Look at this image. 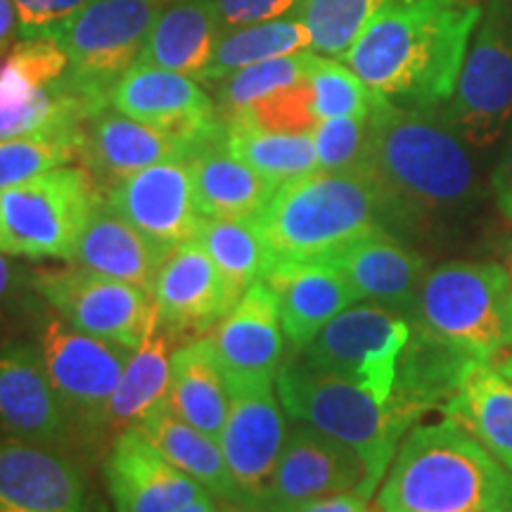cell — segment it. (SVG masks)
<instances>
[{"label": "cell", "instance_id": "cell-50", "mask_svg": "<svg viewBox=\"0 0 512 512\" xmlns=\"http://www.w3.org/2000/svg\"><path fill=\"white\" fill-rule=\"evenodd\" d=\"M489 366L494 368V370H498V373H501L503 377H508V380H512V349L503 351L501 356H496L494 361L489 363Z\"/></svg>", "mask_w": 512, "mask_h": 512}, {"label": "cell", "instance_id": "cell-28", "mask_svg": "<svg viewBox=\"0 0 512 512\" xmlns=\"http://www.w3.org/2000/svg\"><path fill=\"white\" fill-rule=\"evenodd\" d=\"M195 207L207 219L256 221L278 190L268 178L235 157L228 128L188 159Z\"/></svg>", "mask_w": 512, "mask_h": 512}, {"label": "cell", "instance_id": "cell-2", "mask_svg": "<svg viewBox=\"0 0 512 512\" xmlns=\"http://www.w3.org/2000/svg\"><path fill=\"white\" fill-rule=\"evenodd\" d=\"M482 15L472 0H392L342 62L394 105L437 110L453 95Z\"/></svg>", "mask_w": 512, "mask_h": 512}, {"label": "cell", "instance_id": "cell-18", "mask_svg": "<svg viewBox=\"0 0 512 512\" xmlns=\"http://www.w3.org/2000/svg\"><path fill=\"white\" fill-rule=\"evenodd\" d=\"M240 297L197 240L166 254L152 290L159 323L178 347L211 335Z\"/></svg>", "mask_w": 512, "mask_h": 512}, {"label": "cell", "instance_id": "cell-36", "mask_svg": "<svg viewBox=\"0 0 512 512\" xmlns=\"http://www.w3.org/2000/svg\"><path fill=\"white\" fill-rule=\"evenodd\" d=\"M228 147L235 157L247 162L278 188L294 178L318 171L311 133H273L228 126Z\"/></svg>", "mask_w": 512, "mask_h": 512}, {"label": "cell", "instance_id": "cell-42", "mask_svg": "<svg viewBox=\"0 0 512 512\" xmlns=\"http://www.w3.org/2000/svg\"><path fill=\"white\" fill-rule=\"evenodd\" d=\"M318 171L366 169L368 117L323 119L313 128Z\"/></svg>", "mask_w": 512, "mask_h": 512}, {"label": "cell", "instance_id": "cell-24", "mask_svg": "<svg viewBox=\"0 0 512 512\" xmlns=\"http://www.w3.org/2000/svg\"><path fill=\"white\" fill-rule=\"evenodd\" d=\"M228 377H275L287 347L278 299L264 278L256 280L211 332Z\"/></svg>", "mask_w": 512, "mask_h": 512}, {"label": "cell", "instance_id": "cell-35", "mask_svg": "<svg viewBox=\"0 0 512 512\" xmlns=\"http://www.w3.org/2000/svg\"><path fill=\"white\" fill-rule=\"evenodd\" d=\"M238 294H245L271 268V256L254 221L200 216L195 238Z\"/></svg>", "mask_w": 512, "mask_h": 512}, {"label": "cell", "instance_id": "cell-23", "mask_svg": "<svg viewBox=\"0 0 512 512\" xmlns=\"http://www.w3.org/2000/svg\"><path fill=\"white\" fill-rule=\"evenodd\" d=\"M320 261L335 266L349 280L358 302L380 304L406 318L430 271L427 256L392 233L368 235Z\"/></svg>", "mask_w": 512, "mask_h": 512}, {"label": "cell", "instance_id": "cell-31", "mask_svg": "<svg viewBox=\"0 0 512 512\" xmlns=\"http://www.w3.org/2000/svg\"><path fill=\"white\" fill-rule=\"evenodd\" d=\"M176 347L174 337L159 323L155 309L147 320L143 342L133 351L117 392L107 406L105 427H102L105 446H110L117 434L138 427L145 415L166 399L171 384V358Z\"/></svg>", "mask_w": 512, "mask_h": 512}, {"label": "cell", "instance_id": "cell-9", "mask_svg": "<svg viewBox=\"0 0 512 512\" xmlns=\"http://www.w3.org/2000/svg\"><path fill=\"white\" fill-rule=\"evenodd\" d=\"M102 197L81 164L0 190V254L74 261L81 230Z\"/></svg>", "mask_w": 512, "mask_h": 512}, {"label": "cell", "instance_id": "cell-48", "mask_svg": "<svg viewBox=\"0 0 512 512\" xmlns=\"http://www.w3.org/2000/svg\"><path fill=\"white\" fill-rule=\"evenodd\" d=\"M19 38V17L15 0H0V60L10 53Z\"/></svg>", "mask_w": 512, "mask_h": 512}, {"label": "cell", "instance_id": "cell-53", "mask_svg": "<svg viewBox=\"0 0 512 512\" xmlns=\"http://www.w3.org/2000/svg\"><path fill=\"white\" fill-rule=\"evenodd\" d=\"M164 3H166V0H164Z\"/></svg>", "mask_w": 512, "mask_h": 512}, {"label": "cell", "instance_id": "cell-37", "mask_svg": "<svg viewBox=\"0 0 512 512\" xmlns=\"http://www.w3.org/2000/svg\"><path fill=\"white\" fill-rule=\"evenodd\" d=\"M83 128L31 133L0 143V190L79 162Z\"/></svg>", "mask_w": 512, "mask_h": 512}, {"label": "cell", "instance_id": "cell-39", "mask_svg": "<svg viewBox=\"0 0 512 512\" xmlns=\"http://www.w3.org/2000/svg\"><path fill=\"white\" fill-rule=\"evenodd\" d=\"M392 0H304L299 19L311 31V50L342 62L361 29Z\"/></svg>", "mask_w": 512, "mask_h": 512}, {"label": "cell", "instance_id": "cell-14", "mask_svg": "<svg viewBox=\"0 0 512 512\" xmlns=\"http://www.w3.org/2000/svg\"><path fill=\"white\" fill-rule=\"evenodd\" d=\"M31 285L74 330L124 342L128 347L143 342L147 320L155 311L152 294L76 264L34 268Z\"/></svg>", "mask_w": 512, "mask_h": 512}, {"label": "cell", "instance_id": "cell-49", "mask_svg": "<svg viewBox=\"0 0 512 512\" xmlns=\"http://www.w3.org/2000/svg\"><path fill=\"white\" fill-rule=\"evenodd\" d=\"M174 512H221V505H219V498H216V496L204 494V496L195 498V501H190L188 505H183V508H178Z\"/></svg>", "mask_w": 512, "mask_h": 512}, {"label": "cell", "instance_id": "cell-43", "mask_svg": "<svg viewBox=\"0 0 512 512\" xmlns=\"http://www.w3.org/2000/svg\"><path fill=\"white\" fill-rule=\"evenodd\" d=\"M86 0H15L19 17V38H50L72 22Z\"/></svg>", "mask_w": 512, "mask_h": 512}, {"label": "cell", "instance_id": "cell-51", "mask_svg": "<svg viewBox=\"0 0 512 512\" xmlns=\"http://www.w3.org/2000/svg\"><path fill=\"white\" fill-rule=\"evenodd\" d=\"M221 512H266V510L252 508V505H245V503H221Z\"/></svg>", "mask_w": 512, "mask_h": 512}, {"label": "cell", "instance_id": "cell-6", "mask_svg": "<svg viewBox=\"0 0 512 512\" xmlns=\"http://www.w3.org/2000/svg\"><path fill=\"white\" fill-rule=\"evenodd\" d=\"M427 332L482 363L512 349V280L494 261H444L427 271L408 316Z\"/></svg>", "mask_w": 512, "mask_h": 512}, {"label": "cell", "instance_id": "cell-19", "mask_svg": "<svg viewBox=\"0 0 512 512\" xmlns=\"http://www.w3.org/2000/svg\"><path fill=\"white\" fill-rule=\"evenodd\" d=\"M0 434L74 453L72 425L31 339H0Z\"/></svg>", "mask_w": 512, "mask_h": 512}, {"label": "cell", "instance_id": "cell-30", "mask_svg": "<svg viewBox=\"0 0 512 512\" xmlns=\"http://www.w3.org/2000/svg\"><path fill=\"white\" fill-rule=\"evenodd\" d=\"M221 34L214 0H174L157 15L138 62L200 79Z\"/></svg>", "mask_w": 512, "mask_h": 512}, {"label": "cell", "instance_id": "cell-11", "mask_svg": "<svg viewBox=\"0 0 512 512\" xmlns=\"http://www.w3.org/2000/svg\"><path fill=\"white\" fill-rule=\"evenodd\" d=\"M444 117L470 147L486 150L512 121V8L489 0L475 41L467 48Z\"/></svg>", "mask_w": 512, "mask_h": 512}, {"label": "cell", "instance_id": "cell-15", "mask_svg": "<svg viewBox=\"0 0 512 512\" xmlns=\"http://www.w3.org/2000/svg\"><path fill=\"white\" fill-rule=\"evenodd\" d=\"M0 512L114 510L72 451L0 434Z\"/></svg>", "mask_w": 512, "mask_h": 512}, {"label": "cell", "instance_id": "cell-21", "mask_svg": "<svg viewBox=\"0 0 512 512\" xmlns=\"http://www.w3.org/2000/svg\"><path fill=\"white\" fill-rule=\"evenodd\" d=\"M105 200L140 233L169 249L195 238L200 223L190 164L181 159L121 178L105 192Z\"/></svg>", "mask_w": 512, "mask_h": 512}, {"label": "cell", "instance_id": "cell-10", "mask_svg": "<svg viewBox=\"0 0 512 512\" xmlns=\"http://www.w3.org/2000/svg\"><path fill=\"white\" fill-rule=\"evenodd\" d=\"M411 339L406 316L380 304L356 302L302 349H292L309 366L354 382L380 403H389L399 363Z\"/></svg>", "mask_w": 512, "mask_h": 512}, {"label": "cell", "instance_id": "cell-8", "mask_svg": "<svg viewBox=\"0 0 512 512\" xmlns=\"http://www.w3.org/2000/svg\"><path fill=\"white\" fill-rule=\"evenodd\" d=\"M110 107L69 72V57L50 38H19L0 60V143L31 133L74 131Z\"/></svg>", "mask_w": 512, "mask_h": 512}, {"label": "cell", "instance_id": "cell-32", "mask_svg": "<svg viewBox=\"0 0 512 512\" xmlns=\"http://www.w3.org/2000/svg\"><path fill=\"white\" fill-rule=\"evenodd\" d=\"M138 427L155 441L171 463L200 482L211 496L219 498L221 503H240L219 441L178 418L166 399L152 408Z\"/></svg>", "mask_w": 512, "mask_h": 512}, {"label": "cell", "instance_id": "cell-1", "mask_svg": "<svg viewBox=\"0 0 512 512\" xmlns=\"http://www.w3.org/2000/svg\"><path fill=\"white\" fill-rule=\"evenodd\" d=\"M467 147L439 107L411 110L380 95L368 117L366 171L387 202L389 233L415 247L475 211L482 185Z\"/></svg>", "mask_w": 512, "mask_h": 512}, {"label": "cell", "instance_id": "cell-38", "mask_svg": "<svg viewBox=\"0 0 512 512\" xmlns=\"http://www.w3.org/2000/svg\"><path fill=\"white\" fill-rule=\"evenodd\" d=\"M313 50H302L283 57H271V60L249 64L238 72L228 74L226 79L209 83L214 88L216 107L219 114L238 112L252 102L266 98V95L283 91L287 86L304 81L309 74Z\"/></svg>", "mask_w": 512, "mask_h": 512}, {"label": "cell", "instance_id": "cell-46", "mask_svg": "<svg viewBox=\"0 0 512 512\" xmlns=\"http://www.w3.org/2000/svg\"><path fill=\"white\" fill-rule=\"evenodd\" d=\"M292 512H382L373 498L361 494V491H347V494H335L328 498L299 505Z\"/></svg>", "mask_w": 512, "mask_h": 512}, {"label": "cell", "instance_id": "cell-25", "mask_svg": "<svg viewBox=\"0 0 512 512\" xmlns=\"http://www.w3.org/2000/svg\"><path fill=\"white\" fill-rule=\"evenodd\" d=\"M278 299L290 349H302L337 313L358 302L349 280L325 261L271 266L264 275Z\"/></svg>", "mask_w": 512, "mask_h": 512}, {"label": "cell", "instance_id": "cell-47", "mask_svg": "<svg viewBox=\"0 0 512 512\" xmlns=\"http://www.w3.org/2000/svg\"><path fill=\"white\" fill-rule=\"evenodd\" d=\"M491 190H494V200L501 216L512 223V140L505 147V155L498 162L494 176H491Z\"/></svg>", "mask_w": 512, "mask_h": 512}, {"label": "cell", "instance_id": "cell-33", "mask_svg": "<svg viewBox=\"0 0 512 512\" xmlns=\"http://www.w3.org/2000/svg\"><path fill=\"white\" fill-rule=\"evenodd\" d=\"M444 415L512 472V380L491 366L475 368L444 406Z\"/></svg>", "mask_w": 512, "mask_h": 512}, {"label": "cell", "instance_id": "cell-45", "mask_svg": "<svg viewBox=\"0 0 512 512\" xmlns=\"http://www.w3.org/2000/svg\"><path fill=\"white\" fill-rule=\"evenodd\" d=\"M221 15L223 34L249 27V24L271 22V19L299 17L304 0H214Z\"/></svg>", "mask_w": 512, "mask_h": 512}, {"label": "cell", "instance_id": "cell-26", "mask_svg": "<svg viewBox=\"0 0 512 512\" xmlns=\"http://www.w3.org/2000/svg\"><path fill=\"white\" fill-rule=\"evenodd\" d=\"M169 252V247L131 226L102 197L81 230L72 264L152 294Z\"/></svg>", "mask_w": 512, "mask_h": 512}, {"label": "cell", "instance_id": "cell-12", "mask_svg": "<svg viewBox=\"0 0 512 512\" xmlns=\"http://www.w3.org/2000/svg\"><path fill=\"white\" fill-rule=\"evenodd\" d=\"M162 0H86L55 43L69 57V72L86 91L110 93L143 53Z\"/></svg>", "mask_w": 512, "mask_h": 512}, {"label": "cell", "instance_id": "cell-34", "mask_svg": "<svg viewBox=\"0 0 512 512\" xmlns=\"http://www.w3.org/2000/svg\"><path fill=\"white\" fill-rule=\"evenodd\" d=\"M302 50H311V31L299 17L249 24L221 34L200 81L216 83L249 64L302 53Z\"/></svg>", "mask_w": 512, "mask_h": 512}, {"label": "cell", "instance_id": "cell-27", "mask_svg": "<svg viewBox=\"0 0 512 512\" xmlns=\"http://www.w3.org/2000/svg\"><path fill=\"white\" fill-rule=\"evenodd\" d=\"M479 366H489L479 358L460 351L427 332L411 328V339L403 349L399 375L389 406L411 425L422 413L441 408L463 387L467 375Z\"/></svg>", "mask_w": 512, "mask_h": 512}, {"label": "cell", "instance_id": "cell-7", "mask_svg": "<svg viewBox=\"0 0 512 512\" xmlns=\"http://www.w3.org/2000/svg\"><path fill=\"white\" fill-rule=\"evenodd\" d=\"M31 328L57 399L72 425L74 448L86 453L102 451L107 406L136 347L74 330L46 302L38 306Z\"/></svg>", "mask_w": 512, "mask_h": 512}, {"label": "cell", "instance_id": "cell-4", "mask_svg": "<svg viewBox=\"0 0 512 512\" xmlns=\"http://www.w3.org/2000/svg\"><path fill=\"white\" fill-rule=\"evenodd\" d=\"M254 223L271 266L320 261L368 235L389 233L387 202L366 169L311 171L287 181Z\"/></svg>", "mask_w": 512, "mask_h": 512}, {"label": "cell", "instance_id": "cell-44", "mask_svg": "<svg viewBox=\"0 0 512 512\" xmlns=\"http://www.w3.org/2000/svg\"><path fill=\"white\" fill-rule=\"evenodd\" d=\"M41 302L31 285V268L17 264L15 256L0 254V328L19 313H34Z\"/></svg>", "mask_w": 512, "mask_h": 512}, {"label": "cell", "instance_id": "cell-5", "mask_svg": "<svg viewBox=\"0 0 512 512\" xmlns=\"http://www.w3.org/2000/svg\"><path fill=\"white\" fill-rule=\"evenodd\" d=\"M275 382L285 413L292 420L316 427L363 458L368 467V494L375 496L401 439L411 432V422L358 384L309 366L292 349L287 351Z\"/></svg>", "mask_w": 512, "mask_h": 512}, {"label": "cell", "instance_id": "cell-16", "mask_svg": "<svg viewBox=\"0 0 512 512\" xmlns=\"http://www.w3.org/2000/svg\"><path fill=\"white\" fill-rule=\"evenodd\" d=\"M347 491L368 494V467L354 448L328 437L316 427L297 422L275 465L264 501L266 512H292L299 505ZM375 498V496H370Z\"/></svg>", "mask_w": 512, "mask_h": 512}, {"label": "cell", "instance_id": "cell-22", "mask_svg": "<svg viewBox=\"0 0 512 512\" xmlns=\"http://www.w3.org/2000/svg\"><path fill=\"white\" fill-rule=\"evenodd\" d=\"M110 107L188 138L207 136L223 121L216 102L192 76L140 62L114 83Z\"/></svg>", "mask_w": 512, "mask_h": 512}, {"label": "cell", "instance_id": "cell-29", "mask_svg": "<svg viewBox=\"0 0 512 512\" xmlns=\"http://www.w3.org/2000/svg\"><path fill=\"white\" fill-rule=\"evenodd\" d=\"M166 403L178 418L221 441L228 418L230 389L211 335L176 347L171 358V384Z\"/></svg>", "mask_w": 512, "mask_h": 512}, {"label": "cell", "instance_id": "cell-17", "mask_svg": "<svg viewBox=\"0 0 512 512\" xmlns=\"http://www.w3.org/2000/svg\"><path fill=\"white\" fill-rule=\"evenodd\" d=\"M226 131L221 121L214 131L202 138H188L166 128L131 119L112 107L95 114L83 128V145L79 162L98 190L105 195L121 178L136 174L147 166L162 162H188L209 140Z\"/></svg>", "mask_w": 512, "mask_h": 512}, {"label": "cell", "instance_id": "cell-41", "mask_svg": "<svg viewBox=\"0 0 512 512\" xmlns=\"http://www.w3.org/2000/svg\"><path fill=\"white\" fill-rule=\"evenodd\" d=\"M221 117L228 126H245L273 133H313V128L318 126L309 79L266 95V98L256 100L238 112L221 114Z\"/></svg>", "mask_w": 512, "mask_h": 512}, {"label": "cell", "instance_id": "cell-3", "mask_svg": "<svg viewBox=\"0 0 512 512\" xmlns=\"http://www.w3.org/2000/svg\"><path fill=\"white\" fill-rule=\"evenodd\" d=\"M377 505L382 512H512V472L444 415L401 439Z\"/></svg>", "mask_w": 512, "mask_h": 512}, {"label": "cell", "instance_id": "cell-40", "mask_svg": "<svg viewBox=\"0 0 512 512\" xmlns=\"http://www.w3.org/2000/svg\"><path fill=\"white\" fill-rule=\"evenodd\" d=\"M306 79L313 91V110L318 121L337 117H370L380 100L349 64L313 53Z\"/></svg>", "mask_w": 512, "mask_h": 512}, {"label": "cell", "instance_id": "cell-20", "mask_svg": "<svg viewBox=\"0 0 512 512\" xmlns=\"http://www.w3.org/2000/svg\"><path fill=\"white\" fill-rule=\"evenodd\" d=\"M102 477L114 512H174L209 494L171 463L140 427L117 434L107 446Z\"/></svg>", "mask_w": 512, "mask_h": 512}, {"label": "cell", "instance_id": "cell-13", "mask_svg": "<svg viewBox=\"0 0 512 512\" xmlns=\"http://www.w3.org/2000/svg\"><path fill=\"white\" fill-rule=\"evenodd\" d=\"M275 377H228L230 406L221 434L240 503L264 508L275 465L287 439L283 401Z\"/></svg>", "mask_w": 512, "mask_h": 512}, {"label": "cell", "instance_id": "cell-52", "mask_svg": "<svg viewBox=\"0 0 512 512\" xmlns=\"http://www.w3.org/2000/svg\"><path fill=\"white\" fill-rule=\"evenodd\" d=\"M505 268H508V273H510V280H512V252H510V256H508V266H505Z\"/></svg>", "mask_w": 512, "mask_h": 512}]
</instances>
